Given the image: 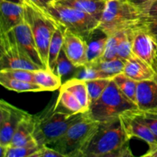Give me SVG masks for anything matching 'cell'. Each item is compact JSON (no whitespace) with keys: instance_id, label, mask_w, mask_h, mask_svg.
<instances>
[{"instance_id":"1","label":"cell","mask_w":157,"mask_h":157,"mask_svg":"<svg viewBox=\"0 0 157 157\" xmlns=\"http://www.w3.org/2000/svg\"><path fill=\"white\" fill-rule=\"evenodd\" d=\"M130 140L120 117L101 122L81 148L80 157L133 156Z\"/></svg>"},{"instance_id":"2","label":"cell","mask_w":157,"mask_h":157,"mask_svg":"<svg viewBox=\"0 0 157 157\" xmlns=\"http://www.w3.org/2000/svg\"><path fill=\"white\" fill-rule=\"evenodd\" d=\"M56 101L35 115V129L33 137L40 146L49 145L61 137L73 124L82 120L85 113L69 114L55 110Z\"/></svg>"},{"instance_id":"3","label":"cell","mask_w":157,"mask_h":157,"mask_svg":"<svg viewBox=\"0 0 157 157\" xmlns=\"http://www.w3.org/2000/svg\"><path fill=\"white\" fill-rule=\"evenodd\" d=\"M144 17L139 6L130 0H107L98 29L110 36L141 24Z\"/></svg>"},{"instance_id":"4","label":"cell","mask_w":157,"mask_h":157,"mask_svg":"<svg viewBox=\"0 0 157 157\" xmlns=\"http://www.w3.org/2000/svg\"><path fill=\"white\" fill-rule=\"evenodd\" d=\"M22 4L25 9V19L32 29L44 67L48 69L49 45L59 23L44 9L31 2L24 0Z\"/></svg>"},{"instance_id":"5","label":"cell","mask_w":157,"mask_h":157,"mask_svg":"<svg viewBox=\"0 0 157 157\" xmlns=\"http://www.w3.org/2000/svg\"><path fill=\"white\" fill-rule=\"evenodd\" d=\"M136 109V104L121 91L112 79L101 96L90 104L86 115L90 119L101 123L115 119L127 110Z\"/></svg>"},{"instance_id":"6","label":"cell","mask_w":157,"mask_h":157,"mask_svg":"<svg viewBox=\"0 0 157 157\" xmlns=\"http://www.w3.org/2000/svg\"><path fill=\"white\" fill-rule=\"evenodd\" d=\"M57 22L66 29L87 40L99 28L100 20L90 14L75 8L59 4L56 1L45 9Z\"/></svg>"},{"instance_id":"7","label":"cell","mask_w":157,"mask_h":157,"mask_svg":"<svg viewBox=\"0 0 157 157\" xmlns=\"http://www.w3.org/2000/svg\"><path fill=\"white\" fill-rule=\"evenodd\" d=\"M100 122L85 117L73 124L64 135L48 145L64 157H80V152L86 141L96 130Z\"/></svg>"},{"instance_id":"8","label":"cell","mask_w":157,"mask_h":157,"mask_svg":"<svg viewBox=\"0 0 157 157\" xmlns=\"http://www.w3.org/2000/svg\"><path fill=\"white\" fill-rule=\"evenodd\" d=\"M6 69H41L18 44L12 30L0 34V70Z\"/></svg>"},{"instance_id":"9","label":"cell","mask_w":157,"mask_h":157,"mask_svg":"<svg viewBox=\"0 0 157 157\" xmlns=\"http://www.w3.org/2000/svg\"><path fill=\"white\" fill-rule=\"evenodd\" d=\"M29 114L10 103L0 101V146L9 147L18 124Z\"/></svg>"},{"instance_id":"10","label":"cell","mask_w":157,"mask_h":157,"mask_svg":"<svg viewBox=\"0 0 157 157\" xmlns=\"http://www.w3.org/2000/svg\"><path fill=\"white\" fill-rule=\"evenodd\" d=\"M119 117L123 127L130 139L132 137L140 138L145 141L149 147L157 144V136L146 124L138 109L127 110Z\"/></svg>"},{"instance_id":"11","label":"cell","mask_w":157,"mask_h":157,"mask_svg":"<svg viewBox=\"0 0 157 157\" xmlns=\"http://www.w3.org/2000/svg\"><path fill=\"white\" fill-rule=\"evenodd\" d=\"M133 52L150 67L157 58V41L143 22L133 28Z\"/></svg>"},{"instance_id":"12","label":"cell","mask_w":157,"mask_h":157,"mask_svg":"<svg viewBox=\"0 0 157 157\" xmlns=\"http://www.w3.org/2000/svg\"><path fill=\"white\" fill-rule=\"evenodd\" d=\"M63 50L75 67H82L87 64V41L79 35L65 29Z\"/></svg>"},{"instance_id":"13","label":"cell","mask_w":157,"mask_h":157,"mask_svg":"<svg viewBox=\"0 0 157 157\" xmlns=\"http://www.w3.org/2000/svg\"><path fill=\"white\" fill-rule=\"evenodd\" d=\"M25 21L24 6L21 2L0 1V34L13 30Z\"/></svg>"},{"instance_id":"14","label":"cell","mask_w":157,"mask_h":157,"mask_svg":"<svg viewBox=\"0 0 157 157\" xmlns=\"http://www.w3.org/2000/svg\"><path fill=\"white\" fill-rule=\"evenodd\" d=\"M12 32H13L18 44L25 51L26 53L29 55L32 61L35 64H38L41 68H45L42 61H41L32 29L26 20L25 19L22 23L16 26L12 30Z\"/></svg>"},{"instance_id":"15","label":"cell","mask_w":157,"mask_h":157,"mask_svg":"<svg viewBox=\"0 0 157 157\" xmlns=\"http://www.w3.org/2000/svg\"><path fill=\"white\" fill-rule=\"evenodd\" d=\"M136 106L140 111L157 112V82L147 80L138 82L136 90Z\"/></svg>"},{"instance_id":"16","label":"cell","mask_w":157,"mask_h":157,"mask_svg":"<svg viewBox=\"0 0 157 157\" xmlns=\"http://www.w3.org/2000/svg\"><path fill=\"white\" fill-rule=\"evenodd\" d=\"M123 73L137 82L154 80L156 78V74L153 68L135 55L126 61Z\"/></svg>"},{"instance_id":"17","label":"cell","mask_w":157,"mask_h":157,"mask_svg":"<svg viewBox=\"0 0 157 157\" xmlns=\"http://www.w3.org/2000/svg\"><path fill=\"white\" fill-rule=\"evenodd\" d=\"M56 2L63 6L87 12L100 21L107 4V0H60Z\"/></svg>"},{"instance_id":"18","label":"cell","mask_w":157,"mask_h":157,"mask_svg":"<svg viewBox=\"0 0 157 157\" xmlns=\"http://www.w3.org/2000/svg\"><path fill=\"white\" fill-rule=\"evenodd\" d=\"M35 129V117L30 113L21 120L12 137L9 147L24 145L34 139L33 133Z\"/></svg>"},{"instance_id":"19","label":"cell","mask_w":157,"mask_h":157,"mask_svg":"<svg viewBox=\"0 0 157 157\" xmlns=\"http://www.w3.org/2000/svg\"><path fill=\"white\" fill-rule=\"evenodd\" d=\"M61 87L65 89L67 91L71 93L74 96L76 97L77 99L84 107L86 113L88 111L90 102L86 81L75 77L61 84Z\"/></svg>"},{"instance_id":"20","label":"cell","mask_w":157,"mask_h":157,"mask_svg":"<svg viewBox=\"0 0 157 157\" xmlns=\"http://www.w3.org/2000/svg\"><path fill=\"white\" fill-rule=\"evenodd\" d=\"M55 108L58 111L64 112L69 114L86 113L84 107L76 97L61 87L59 89V94L56 100Z\"/></svg>"},{"instance_id":"21","label":"cell","mask_w":157,"mask_h":157,"mask_svg":"<svg viewBox=\"0 0 157 157\" xmlns=\"http://www.w3.org/2000/svg\"><path fill=\"white\" fill-rule=\"evenodd\" d=\"M98 29L86 40L87 41V63H92L101 59L105 52L107 36L102 32L101 35L98 33Z\"/></svg>"},{"instance_id":"22","label":"cell","mask_w":157,"mask_h":157,"mask_svg":"<svg viewBox=\"0 0 157 157\" xmlns=\"http://www.w3.org/2000/svg\"><path fill=\"white\" fill-rule=\"evenodd\" d=\"M35 83L43 89V91H54L60 89L61 78L49 69L41 68L34 71Z\"/></svg>"},{"instance_id":"23","label":"cell","mask_w":157,"mask_h":157,"mask_svg":"<svg viewBox=\"0 0 157 157\" xmlns=\"http://www.w3.org/2000/svg\"><path fill=\"white\" fill-rule=\"evenodd\" d=\"M65 28L59 24L53 34L48 49V69L54 71L57 59L63 48Z\"/></svg>"},{"instance_id":"24","label":"cell","mask_w":157,"mask_h":157,"mask_svg":"<svg viewBox=\"0 0 157 157\" xmlns=\"http://www.w3.org/2000/svg\"><path fill=\"white\" fill-rule=\"evenodd\" d=\"M0 84L7 90L21 93V92H40L43 89L35 83L19 81L0 75Z\"/></svg>"},{"instance_id":"25","label":"cell","mask_w":157,"mask_h":157,"mask_svg":"<svg viewBox=\"0 0 157 157\" xmlns=\"http://www.w3.org/2000/svg\"><path fill=\"white\" fill-rule=\"evenodd\" d=\"M125 64L126 60L117 58L115 59L108 60V61L98 60L94 62L87 63V64L96 67L98 70L108 75L111 78H113L115 75L122 73Z\"/></svg>"},{"instance_id":"26","label":"cell","mask_w":157,"mask_h":157,"mask_svg":"<svg viewBox=\"0 0 157 157\" xmlns=\"http://www.w3.org/2000/svg\"><path fill=\"white\" fill-rule=\"evenodd\" d=\"M113 81L116 83L121 91L126 97L131 100L136 104V90H137V81L131 79L124 73L118 74L113 78Z\"/></svg>"},{"instance_id":"27","label":"cell","mask_w":157,"mask_h":157,"mask_svg":"<svg viewBox=\"0 0 157 157\" xmlns=\"http://www.w3.org/2000/svg\"><path fill=\"white\" fill-rule=\"evenodd\" d=\"M113 78H98V79L87 80L86 81L88 89L89 98L90 104L97 101L101 96L107 86L109 85Z\"/></svg>"},{"instance_id":"28","label":"cell","mask_w":157,"mask_h":157,"mask_svg":"<svg viewBox=\"0 0 157 157\" xmlns=\"http://www.w3.org/2000/svg\"><path fill=\"white\" fill-rule=\"evenodd\" d=\"M41 146L35 139L18 147H9L6 157H32Z\"/></svg>"},{"instance_id":"29","label":"cell","mask_w":157,"mask_h":157,"mask_svg":"<svg viewBox=\"0 0 157 157\" xmlns=\"http://www.w3.org/2000/svg\"><path fill=\"white\" fill-rule=\"evenodd\" d=\"M124 33H125V30H123L108 36L105 52H104L103 57L100 60L108 61V60H113L117 58L118 46H119L120 42L122 39Z\"/></svg>"},{"instance_id":"30","label":"cell","mask_w":157,"mask_h":157,"mask_svg":"<svg viewBox=\"0 0 157 157\" xmlns=\"http://www.w3.org/2000/svg\"><path fill=\"white\" fill-rule=\"evenodd\" d=\"M133 28L125 30V33L118 46L117 58L121 59L127 61L134 55L133 52Z\"/></svg>"},{"instance_id":"31","label":"cell","mask_w":157,"mask_h":157,"mask_svg":"<svg viewBox=\"0 0 157 157\" xmlns=\"http://www.w3.org/2000/svg\"><path fill=\"white\" fill-rule=\"evenodd\" d=\"M0 75L15 78L19 81L35 83L34 71L25 70V69H6V70H0Z\"/></svg>"},{"instance_id":"32","label":"cell","mask_w":157,"mask_h":157,"mask_svg":"<svg viewBox=\"0 0 157 157\" xmlns=\"http://www.w3.org/2000/svg\"><path fill=\"white\" fill-rule=\"evenodd\" d=\"M74 67H75V66L71 62L70 60L67 58V55H65L62 48L58 59H57L54 72L59 77L62 78V77L65 76V75H68L70 72H71Z\"/></svg>"},{"instance_id":"33","label":"cell","mask_w":157,"mask_h":157,"mask_svg":"<svg viewBox=\"0 0 157 157\" xmlns=\"http://www.w3.org/2000/svg\"><path fill=\"white\" fill-rule=\"evenodd\" d=\"M82 67L83 68L80 71L77 72L76 76H75L76 78L84 80V81L98 79V78H111V77L109 76L108 75L105 74L104 72L98 70L96 67L88 65V64H86L85 66Z\"/></svg>"},{"instance_id":"34","label":"cell","mask_w":157,"mask_h":157,"mask_svg":"<svg viewBox=\"0 0 157 157\" xmlns=\"http://www.w3.org/2000/svg\"><path fill=\"white\" fill-rule=\"evenodd\" d=\"M141 117L150 130L157 136V112L156 113H147V112L140 111Z\"/></svg>"},{"instance_id":"35","label":"cell","mask_w":157,"mask_h":157,"mask_svg":"<svg viewBox=\"0 0 157 157\" xmlns=\"http://www.w3.org/2000/svg\"><path fill=\"white\" fill-rule=\"evenodd\" d=\"M32 157H64L55 149L47 145L41 146L39 150L32 156Z\"/></svg>"},{"instance_id":"36","label":"cell","mask_w":157,"mask_h":157,"mask_svg":"<svg viewBox=\"0 0 157 157\" xmlns=\"http://www.w3.org/2000/svg\"><path fill=\"white\" fill-rule=\"evenodd\" d=\"M145 16H157V0H151L139 6Z\"/></svg>"},{"instance_id":"37","label":"cell","mask_w":157,"mask_h":157,"mask_svg":"<svg viewBox=\"0 0 157 157\" xmlns=\"http://www.w3.org/2000/svg\"><path fill=\"white\" fill-rule=\"evenodd\" d=\"M143 24L157 41V16H145L143 20Z\"/></svg>"},{"instance_id":"38","label":"cell","mask_w":157,"mask_h":157,"mask_svg":"<svg viewBox=\"0 0 157 157\" xmlns=\"http://www.w3.org/2000/svg\"><path fill=\"white\" fill-rule=\"evenodd\" d=\"M28 1L36 5L37 6L41 8L42 9H45L51 3L55 2V0H28Z\"/></svg>"},{"instance_id":"39","label":"cell","mask_w":157,"mask_h":157,"mask_svg":"<svg viewBox=\"0 0 157 157\" xmlns=\"http://www.w3.org/2000/svg\"><path fill=\"white\" fill-rule=\"evenodd\" d=\"M143 156L157 157V144L149 147L148 151H147L145 154L143 155Z\"/></svg>"},{"instance_id":"40","label":"cell","mask_w":157,"mask_h":157,"mask_svg":"<svg viewBox=\"0 0 157 157\" xmlns=\"http://www.w3.org/2000/svg\"><path fill=\"white\" fill-rule=\"evenodd\" d=\"M130 1L134 3V4L137 5V6H140V5L147 2L149 1H151V0H130Z\"/></svg>"},{"instance_id":"41","label":"cell","mask_w":157,"mask_h":157,"mask_svg":"<svg viewBox=\"0 0 157 157\" xmlns=\"http://www.w3.org/2000/svg\"><path fill=\"white\" fill-rule=\"evenodd\" d=\"M10 1H13V2H21V3H22L24 0H10Z\"/></svg>"},{"instance_id":"42","label":"cell","mask_w":157,"mask_h":157,"mask_svg":"<svg viewBox=\"0 0 157 157\" xmlns=\"http://www.w3.org/2000/svg\"><path fill=\"white\" fill-rule=\"evenodd\" d=\"M55 1H60V0H55Z\"/></svg>"},{"instance_id":"43","label":"cell","mask_w":157,"mask_h":157,"mask_svg":"<svg viewBox=\"0 0 157 157\" xmlns=\"http://www.w3.org/2000/svg\"></svg>"}]
</instances>
